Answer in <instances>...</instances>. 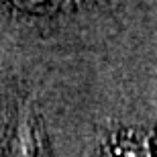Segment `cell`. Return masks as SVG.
Returning <instances> with one entry per match:
<instances>
[{
  "label": "cell",
  "instance_id": "cell-1",
  "mask_svg": "<svg viewBox=\"0 0 157 157\" xmlns=\"http://www.w3.org/2000/svg\"><path fill=\"white\" fill-rule=\"evenodd\" d=\"M108 157H149V151H147L145 141L127 137V139L118 141L117 145L112 147Z\"/></svg>",
  "mask_w": 157,
  "mask_h": 157
}]
</instances>
